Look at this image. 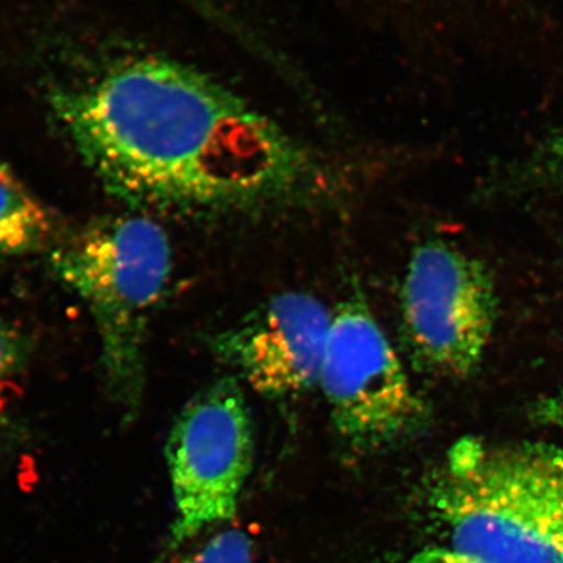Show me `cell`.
<instances>
[{
	"label": "cell",
	"mask_w": 563,
	"mask_h": 563,
	"mask_svg": "<svg viewBox=\"0 0 563 563\" xmlns=\"http://www.w3.org/2000/svg\"><path fill=\"white\" fill-rule=\"evenodd\" d=\"M51 106L103 187L141 209L255 210L328 188L322 163L273 118L173 58H125Z\"/></svg>",
	"instance_id": "cell-1"
},
{
	"label": "cell",
	"mask_w": 563,
	"mask_h": 563,
	"mask_svg": "<svg viewBox=\"0 0 563 563\" xmlns=\"http://www.w3.org/2000/svg\"><path fill=\"white\" fill-rule=\"evenodd\" d=\"M444 550L472 563H563V448L462 439L429 487Z\"/></svg>",
	"instance_id": "cell-2"
},
{
	"label": "cell",
	"mask_w": 563,
	"mask_h": 563,
	"mask_svg": "<svg viewBox=\"0 0 563 563\" xmlns=\"http://www.w3.org/2000/svg\"><path fill=\"white\" fill-rule=\"evenodd\" d=\"M51 268L90 310L103 385L125 424L146 390L147 336L173 269L165 229L144 214L102 218L55 247Z\"/></svg>",
	"instance_id": "cell-3"
},
{
	"label": "cell",
	"mask_w": 563,
	"mask_h": 563,
	"mask_svg": "<svg viewBox=\"0 0 563 563\" xmlns=\"http://www.w3.org/2000/svg\"><path fill=\"white\" fill-rule=\"evenodd\" d=\"M318 387L333 428L358 457L410 439L428 418V407L361 288L332 310Z\"/></svg>",
	"instance_id": "cell-4"
},
{
	"label": "cell",
	"mask_w": 563,
	"mask_h": 563,
	"mask_svg": "<svg viewBox=\"0 0 563 563\" xmlns=\"http://www.w3.org/2000/svg\"><path fill=\"white\" fill-rule=\"evenodd\" d=\"M165 455L176 512L169 547L232 520L254 462L250 407L239 379L214 380L185 404Z\"/></svg>",
	"instance_id": "cell-5"
},
{
	"label": "cell",
	"mask_w": 563,
	"mask_h": 563,
	"mask_svg": "<svg viewBox=\"0 0 563 563\" xmlns=\"http://www.w3.org/2000/svg\"><path fill=\"white\" fill-rule=\"evenodd\" d=\"M402 332L426 372L466 379L483 362L498 318L484 263L443 242L415 247L401 290Z\"/></svg>",
	"instance_id": "cell-6"
},
{
	"label": "cell",
	"mask_w": 563,
	"mask_h": 563,
	"mask_svg": "<svg viewBox=\"0 0 563 563\" xmlns=\"http://www.w3.org/2000/svg\"><path fill=\"white\" fill-rule=\"evenodd\" d=\"M332 310L317 296L285 291L210 339V350L263 398L284 401L320 384Z\"/></svg>",
	"instance_id": "cell-7"
},
{
	"label": "cell",
	"mask_w": 563,
	"mask_h": 563,
	"mask_svg": "<svg viewBox=\"0 0 563 563\" xmlns=\"http://www.w3.org/2000/svg\"><path fill=\"white\" fill-rule=\"evenodd\" d=\"M54 232L51 210L0 163V255L40 250Z\"/></svg>",
	"instance_id": "cell-8"
},
{
	"label": "cell",
	"mask_w": 563,
	"mask_h": 563,
	"mask_svg": "<svg viewBox=\"0 0 563 563\" xmlns=\"http://www.w3.org/2000/svg\"><path fill=\"white\" fill-rule=\"evenodd\" d=\"M152 563H254V544L242 529H228L196 553Z\"/></svg>",
	"instance_id": "cell-9"
},
{
	"label": "cell",
	"mask_w": 563,
	"mask_h": 563,
	"mask_svg": "<svg viewBox=\"0 0 563 563\" xmlns=\"http://www.w3.org/2000/svg\"><path fill=\"white\" fill-rule=\"evenodd\" d=\"M27 355L24 335L10 322L0 320V412L20 376Z\"/></svg>",
	"instance_id": "cell-10"
},
{
	"label": "cell",
	"mask_w": 563,
	"mask_h": 563,
	"mask_svg": "<svg viewBox=\"0 0 563 563\" xmlns=\"http://www.w3.org/2000/svg\"><path fill=\"white\" fill-rule=\"evenodd\" d=\"M537 179L563 191V124L551 132L533 158Z\"/></svg>",
	"instance_id": "cell-11"
},
{
	"label": "cell",
	"mask_w": 563,
	"mask_h": 563,
	"mask_svg": "<svg viewBox=\"0 0 563 563\" xmlns=\"http://www.w3.org/2000/svg\"><path fill=\"white\" fill-rule=\"evenodd\" d=\"M532 413L537 421L563 429V390L540 399Z\"/></svg>",
	"instance_id": "cell-12"
},
{
	"label": "cell",
	"mask_w": 563,
	"mask_h": 563,
	"mask_svg": "<svg viewBox=\"0 0 563 563\" xmlns=\"http://www.w3.org/2000/svg\"><path fill=\"white\" fill-rule=\"evenodd\" d=\"M413 563H472L465 561V559L459 558L451 553V551L444 550L443 547L433 548V550L422 551L415 558Z\"/></svg>",
	"instance_id": "cell-13"
},
{
	"label": "cell",
	"mask_w": 563,
	"mask_h": 563,
	"mask_svg": "<svg viewBox=\"0 0 563 563\" xmlns=\"http://www.w3.org/2000/svg\"><path fill=\"white\" fill-rule=\"evenodd\" d=\"M185 2L195 3V5L201 7V10L207 9V11H209L210 14L214 11L213 9H211L210 3L206 2V0H185Z\"/></svg>",
	"instance_id": "cell-14"
}]
</instances>
